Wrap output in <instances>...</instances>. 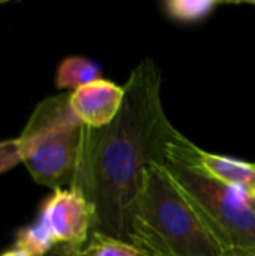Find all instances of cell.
Wrapping results in <instances>:
<instances>
[{
    "mask_svg": "<svg viewBox=\"0 0 255 256\" xmlns=\"http://www.w3.org/2000/svg\"><path fill=\"white\" fill-rule=\"evenodd\" d=\"M161 72L143 58L125 82L117 117L107 126L84 128L74 184L93 208V232L129 242L131 212L143 176L153 162L165 165L177 129L161 99Z\"/></svg>",
    "mask_w": 255,
    "mask_h": 256,
    "instance_id": "6da1fadb",
    "label": "cell"
},
{
    "mask_svg": "<svg viewBox=\"0 0 255 256\" xmlns=\"http://www.w3.org/2000/svg\"><path fill=\"white\" fill-rule=\"evenodd\" d=\"M129 243L147 256H222L225 252L165 165L156 162L144 171L131 212Z\"/></svg>",
    "mask_w": 255,
    "mask_h": 256,
    "instance_id": "7a4b0ae2",
    "label": "cell"
},
{
    "mask_svg": "<svg viewBox=\"0 0 255 256\" xmlns=\"http://www.w3.org/2000/svg\"><path fill=\"white\" fill-rule=\"evenodd\" d=\"M188 144L179 130L168 142L165 168L171 178L225 250H255L252 200L203 172L192 162Z\"/></svg>",
    "mask_w": 255,
    "mask_h": 256,
    "instance_id": "3957f363",
    "label": "cell"
},
{
    "mask_svg": "<svg viewBox=\"0 0 255 256\" xmlns=\"http://www.w3.org/2000/svg\"><path fill=\"white\" fill-rule=\"evenodd\" d=\"M69 94L39 102L18 136L23 162L33 180L54 190L72 188L86 128L74 114Z\"/></svg>",
    "mask_w": 255,
    "mask_h": 256,
    "instance_id": "277c9868",
    "label": "cell"
},
{
    "mask_svg": "<svg viewBox=\"0 0 255 256\" xmlns=\"http://www.w3.org/2000/svg\"><path fill=\"white\" fill-rule=\"evenodd\" d=\"M57 244L83 249L93 226V208L75 189H56L41 208Z\"/></svg>",
    "mask_w": 255,
    "mask_h": 256,
    "instance_id": "5b68a950",
    "label": "cell"
},
{
    "mask_svg": "<svg viewBox=\"0 0 255 256\" xmlns=\"http://www.w3.org/2000/svg\"><path fill=\"white\" fill-rule=\"evenodd\" d=\"M125 88L113 81L98 80L69 94V105L78 120L93 129L110 124L120 112Z\"/></svg>",
    "mask_w": 255,
    "mask_h": 256,
    "instance_id": "8992f818",
    "label": "cell"
},
{
    "mask_svg": "<svg viewBox=\"0 0 255 256\" xmlns=\"http://www.w3.org/2000/svg\"><path fill=\"white\" fill-rule=\"evenodd\" d=\"M188 152L192 162L209 177L239 190L249 200H255V164L204 152L191 141Z\"/></svg>",
    "mask_w": 255,
    "mask_h": 256,
    "instance_id": "52a82bcc",
    "label": "cell"
},
{
    "mask_svg": "<svg viewBox=\"0 0 255 256\" xmlns=\"http://www.w3.org/2000/svg\"><path fill=\"white\" fill-rule=\"evenodd\" d=\"M98 80H102L99 64L83 56H69L63 58L56 72L57 88L77 90Z\"/></svg>",
    "mask_w": 255,
    "mask_h": 256,
    "instance_id": "ba28073f",
    "label": "cell"
},
{
    "mask_svg": "<svg viewBox=\"0 0 255 256\" xmlns=\"http://www.w3.org/2000/svg\"><path fill=\"white\" fill-rule=\"evenodd\" d=\"M56 244L57 243L41 213L32 225L21 228L15 238V249L24 252L27 256L48 255Z\"/></svg>",
    "mask_w": 255,
    "mask_h": 256,
    "instance_id": "9c48e42d",
    "label": "cell"
},
{
    "mask_svg": "<svg viewBox=\"0 0 255 256\" xmlns=\"http://www.w3.org/2000/svg\"><path fill=\"white\" fill-rule=\"evenodd\" d=\"M216 0H167L164 3L165 14L176 22L195 24L206 20L216 8Z\"/></svg>",
    "mask_w": 255,
    "mask_h": 256,
    "instance_id": "30bf717a",
    "label": "cell"
},
{
    "mask_svg": "<svg viewBox=\"0 0 255 256\" xmlns=\"http://www.w3.org/2000/svg\"><path fill=\"white\" fill-rule=\"evenodd\" d=\"M81 256H147L137 246L101 232L90 234L89 243L81 249Z\"/></svg>",
    "mask_w": 255,
    "mask_h": 256,
    "instance_id": "8fae6325",
    "label": "cell"
},
{
    "mask_svg": "<svg viewBox=\"0 0 255 256\" xmlns=\"http://www.w3.org/2000/svg\"><path fill=\"white\" fill-rule=\"evenodd\" d=\"M20 162H23L20 140L12 138L0 141V174L12 170Z\"/></svg>",
    "mask_w": 255,
    "mask_h": 256,
    "instance_id": "7c38bea8",
    "label": "cell"
},
{
    "mask_svg": "<svg viewBox=\"0 0 255 256\" xmlns=\"http://www.w3.org/2000/svg\"><path fill=\"white\" fill-rule=\"evenodd\" d=\"M50 256H81V249L68 244H60L50 254Z\"/></svg>",
    "mask_w": 255,
    "mask_h": 256,
    "instance_id": "4fadbf2b",
    "label": "cell"
},
{
    "mask_svg": "<svg viewBox=\"0 0 255 256\" xmlns=\"http://www.w3.org/2000/svg\"><path fill=\"white\" fill-rule=\"evenodd\" d=\"M222 256H255V250H245V249H227Z\"/></svg>",
    "mask_w": 255,
    "mask_h": 256,
    "instance_id": "5bb4252c",
    "label": "cell"
},
{
    "mask_svg": "<svg viewBox=\"0 0 255 256\" xmlns=\"http://www.w3.org/2000/svg\"><path fill=\"white\" fill-rule=\"evenodd\" d=\"M2 256H27L24 252H21V250H18V249H14V250H9V252H6V254H3Z\"/></svg>",
    "mask_w": 255,
    "mask_h": 256,
    "instance_id": "9a60e30c",
    "label": "cell"
},
{
    "mask_svg": "<svg viewBox=\"0 0 255 256\" xmlns=\"http://www.w3.org/2000/svg\"><path fill=\"white\" fill-rule=\"evenodd\" d=\"M3 3H6V0H0V4H3Z\"/></svg>",
    "mask_w": 255,
    "mask_h": 256,
    "instance_id": "2e32d148",
    "label": "cell"
},
{
    "mask_svg": "<svg viewBox=\"0 0 255 256\" xmlns=\"http://www.w3.org/2000/svg\"><path fill=\"white\" fill-rule=\"evenodd\" d=\"M252 204H254V207H255V200H252Z\"/></svg>",
    "mask_w": 255,
    "mask_h": 256,
    "instance_id": "e0dca14e",
    "label": "cell"
}]
</instances>
